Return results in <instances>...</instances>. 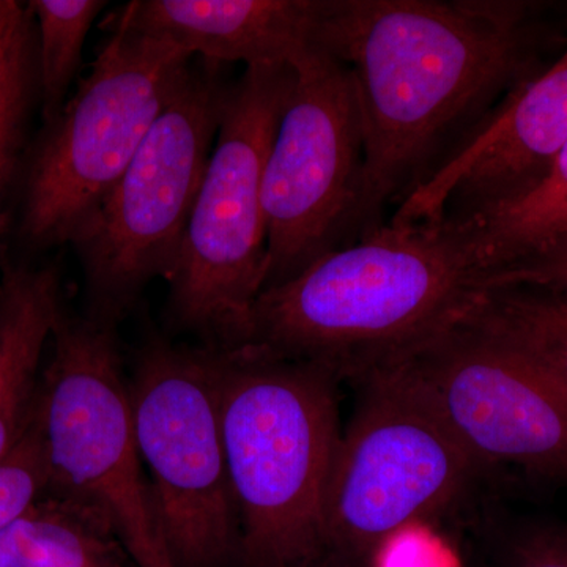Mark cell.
I'll use <instances>...</instances> for the list:
<instances>
[{"label": "cell", "instance_id": "17", "mask_svg": "<svg viewBox=\"0 0 567 567\" xmlns=\"http://www.w3.org/2000/svg\"><path fill=\"white\" fill-rule=\"evenodd\" d=\"M524 358L567 401V300L528 284H505L488 293L470 320Z\"/></svg>", "mask_w": 567, "mask_h": 567}, {"label": "cell", "instance_id": "1", "mask_svg": "<svg viewBox=\"0 0 567 567\" xmlns=\"http://www.w3.org/2000/svg\"><path fill=\"white\" fill-rule=\"evenodd\" d=\"M558 10L524 0H328L319 47L352 73L363 122L360 237L434 171L454 133L565 58Z\"/></svg>", "mask_w": 567, "mask_h": 567}, {"label": "cell", "instance_id": "20", "mask_svg": "<svg viewBox=\"0 0 567 567\" xmlns=\"http://www.w3.org/2000/svg\"><path fill=\"white\" fill-rule=\"evenodd\" d=\"M50 475L32 421L13 450L0 461V532L48 495Z\"/></svg>", "mask_w": 567, "mask_h": 567}, {"label": "cell", "instance_id": "2", "mask_svg": "<svg viewBox=\"0 0 567 567\" xmlns=\"http://www.w3.org/2000/svg\"><path fill=\"white\" fill-rule=\"evenodd\" d=\"M495 287L453 219L383 223L265 289L249 344L361 382L470 322Z\"/></svg>", "mask_w": 567, "mask_h": 567}, {"label": "cell", "instance_id": "3", "mask_svg": "<svg viewBox=\"0 0 567 567\" xmlns=\"http://www.w3.org/2000/svg\"><path fill=\"white\" fill-rule=\"evenodd\" d=\"M323 365L248 344L219 358V415L251 567H305L323 550V509L341 442L336 383Z\"/></svg>", "mask_w": 567, "mask_h": 567}, {"label": "cell", "instance_id": "10", "mask_svg": "<svg viewBox=\"0 0 567 567\" xmlns=\"http://www.w3.org/2000/svg\"><path fill=\"white\" fill-rule=\"evenodd\" d=\"M292 69L264 171L265 289L360 237L364 132L352 73L322 50Z\"/></svg>", "mask_w": 567, "mask_h": 567}, {"label": "cell", "instance_id": "6", "mask_svg": "<svg viewBox=\"0 0 567 567\" xmlns=\"http://www.w3.org/2000/svg\"><path fill=\"white\" fill-rule=\"evenodd\" d=\"M91 73L41 140L25 178L21 234L37 248L71 244L173 102L193 55L110 24Z\"/></svg>", "mask_w": 567, "mask_h": 567}, {"label": "cell", "instance_id": "8", "mask_svg": "<svg viewBox=\"0 0 567 567\" xmlns=\"http://www.w3.org/2000/svg\"><path fill=\"white\" fill-rule=\"evenodd\" d=\"M221 347L153 344L134 372V431L175 567H221L240 547L219 415Z\"/></svg>", "mask_w": 567, "mask_h": 567}, {"label": "cell", "instance_id": "18", "mask_svg": "<svg viewBox=\"0 0 567 567\" xmlns=\"http://www.w3.org/2000/svg\"><path fill=\"white\" fill-rule=\"evenodd\" d=\"M102 0H33L29 10L39 22V82L48 123L65 106L66 92L80 70L82 48Z\"/></svg>", "mask_w": 567, "mask_h": 567}, {"label": "cell", "instance_id": "9", "mask_svg": "<svg viewBox=\"0 0 567 567\" xmlns=\"http://www.w3.org/2000/svg\"><path fill=\"white\" fill-rule=\"evenodd\" d=\"M323 509V550L360 557L423 524L465 491L480 466L399 368L361 380Z\"/></svg>", "mask_w": 567, "mask_h": 567}, {"label": "cell", "instance_id": "23", "mask_svg": "<svg viewBox=\"0 0 567 567\" xmlns=\"http://www.w3.org/2000/svg\"><path fill=\"white\" fill-rule=\"evenodd\" d=\"M507 567H567V529L539 528L513 548Z\"/></svg>", "mask_w": 567, "mask_h": 567}, {"label": "cell", "instance_id": "5", "mask_svg": "<svg viewBox=\"0 0 567 567\" xmlns=\"http://www.w3.org/2000/svg\"><path fill=\"white\" fill-rule=\"evenodd\" d=\"M32 423L47 458L48 495L102 517L140 567L167 554L110 320L81 319L62 309Z\"/></svg>", "mask_w": 567, "mask_h": 567}, {"label": "cell", "instance_id": "12", "mask_svg": "<svg viewBox=\"0 0 567 567\" xmlns=\"http://www.w3.org/2000/svg\"><path fill=\"white\" fill-rule=\"evenodd\" d=\"M567 145V54L518 89L399 204L393 224L466 219L514 203Z\"/></svg>", "mask_w": 567, "mask_h": 567}, {"label": "cell", "instance_id": "14", "mask_svg": "<svg viewBox=\"0 0 567 567\" xmlns=\"http://www.w3.org/2000/svg\"><path fill=\"white\" fill-rule=\"evenodd\" d=\"M52 267L2 264L0 274V461L31 424L44 354L62 311Z\"/></svg>", "mask_w": 567, "mask_h": 567}, {"label": "cell", "instance_id": "4", "mask_svg": "<svg viewBox=\"0 0 567 567\" xmlns=\"http://www.w3.org/2000/svg\"><path fill=\"white\" fill-rule=\"evenodd\" d=\"M295 71L246 66L230 84L218 134L166 281L183 327L213 347L248 346L268 275L264 171Z\"/></svg>", "mask_w": 567, "mask_h": 567}, {"label": "cell", "instance_id": "7", "mask_svg": "<svg viewBox=\"0 0 567 567\" xmlns=\"http://www.w3.org/2000/svg\"><path fill=\"white\" fill-rule=\"evenodd\" d=\"M223 69L193 59L173 102L71 240L96 317L112 322L145 284L173 270L230 87Z\"/></svg>", "mask_w": 567, "mask_h": 567}, {"label": "cell", "instance_id": "15", "mask_svg": "<svg viewBox=\"0 0 567 567\" xmlns=\"http://www.w3.org/2000/svg\"><path fill=\"white\" fill-rule=\"evenodd\" d=\"M114 537L91 509L44 495L0 532V567H122Z\"/></svg>", "mask_w": 567, "mask_h": 567}, {"label": "cell", "instance_id": "11", "mask_svg": "<svg viewBox=\"0 0 567 567\" xmlns=\"http://www.w3.org/2000/svg\"><path fill=\"white\" fill-rule=\"evenodd\" d=\"M477 466L567 481V401L524 358L472 322L393 365Z\"/></svg>", "mask_w": 567, "mask_h": 567}, {"label": "cell", "instance_id": "25", "mask_svg": "<svg viewBox=\"0 0 567 567\" xmlns=\"http://www.w3.org/2000/svg\"><path fill=\"white\" fill-rule=\"evenodd\" d=\"M142 567H175L173 559H171L169 554H163L162 557L153 559V561L147 563V565Z\"/></svg>", "mask_w": 567, "mask_h": 567}, {"label": "cell", "instance_id": "22", "mask_svg": "<svg viewBox=\"0 0 567 567\" xmlns=\"http://www.w3.org/2000/svg\"><path fill=\"white\" fill-rule=\"evenodd\" d=\"M496 284H528L567 300V238L509 265L496 276Z\"/></svg>", "mask_w": 567, "mask_h": 567}, {"label": "cell", "instance_id": "13", "mask_svg": "<svg viewBox=\"0 0 567 567\" xmlns=\"http://www.w3.org/2000/svg\"><path fill=\"white\" fill-rule=\"evenodd\" d=\"M328 0H134L107 24L166 40L215 65L293 66L320 50Z\"/></svg>", "mask_w": 567, "mask_h": 567}, {"label": "cell", "instance_id": "19", "mask_svg": "<svg viewBox=\"0 0 567 567\" xmlns=\"http://www.w3.org/2000/svg\"><path fill=\"white\" fill-rule=\"evenodd\" d=\"M32 91L29 25L0 63V212L20 156Z\"/></svg>", "mask_w": 567, "mask_h": 567}, {"label": "cell", "instance_id": "24", "mask_svg": "<svg viewBox=\"0 0 567 567\" xmlns=\"http://www.w3.org/2000/svg\"><path fill=\"white\" fill-rule=\"evenodd\" d=\"M28 25V17L20 3L0 0V63Z\"/></svg>", "mask_w": 567, "mask_h": 567}, {"label": "cell", "instance_id": "16", "mask_svg": "<svg viewBox=\"0 0 567 567\" xmlns=\"http://www.w3.org/2000/svg\"><path fill=\"white\" fill-rule=\"evenodd\" d=\"M481 265L495 276L567 238V145L539 185L484 215L453 219Z\"/></svg>", "mask_w": 567, "mask_h": 567}, {"label": "cell", "instance_id": "21", "mask_svg": "<svg viewBox=\"0 0 567 567\" xmlns=\"http://www.w3.org/2000/svg\"><path fill=\"white\" fill-rule=\"evenodd\" d=\"M377 567H458L456 555L424 524H413L388 537L377 550Z\"/></svg>", "mask_w": 567, "mask_h": 567}]
</instances>
